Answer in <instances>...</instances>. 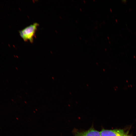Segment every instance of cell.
<instances>
[{
    "label": "cell",
    "instance_id": "cell-1",
    "mask_svg": "<svg viewBox=\"0 0 136 136\" xmlns=\"http://www.w3.org/2000/svg\"><path fill=\"white\" fill-rule=\"evenodd\" d=\"M39 25L38 23H35L19 31L20 35L24 41H29L31 43L33 42L34 38Z\"/></svg>",
    "mask_w": 136,
    "mask_h": 136
},
{
    "label": "cell",
    "instance_id": "cell-2",
    "mask_svg": "<svg viewBox=\"0 0 136 136\" xmlns=\"http://www.w3.org/2000/svg\"><path fill=\"white\" fill-rule=\"evenodd\" d=\"M100 132V136H122L127 134L124 130L121 129L109 130L103 129Z\"/></svg>",
    "mask_w": 136,
    "mask_h": 136
},
{
    "label": "cell",
    "instance_id": "cell-3",
    "mask_svg": "<svg viewBox=\"0 0 136 136\" xmlns=\"http://www.w3.org/2000/svg\"><path fill=\"white\" fill-rule=\"evenodd\" d=\"M73 133L74 136H100V131L92 127L86 131H80L74 129Z\"/></svg>",
    "mask_w": 136,
    "mask_h": 136
},
{
    "label": "cell",
    "instance_id": "cell-4",
    "mask_svg": "<svg viewBox=\"0 0 136 136\" xmlns=\"http://www.w3.org/2000/svg\"><path fill=\"white\" fill-rule=\"evenodd\" d=\"M122 136H132L127 134L125 135H124Z\"/></svg>",
    "mask_w": 136,
    "mask_h": 136
},
{
    "label": "cell",
    "instance_id": "cell-5",
    "mask_svg": "<svg viewBox=\"0 0 136 136\" xmlns=\"http://www.w3.org/2000/svg\"><path fill=\"white\" fill-rule=\"evenodd\" d=\"M80 10L81 11H82V9L81 8H80Z\"/></svg>",
    "mask_w": 136,
    "mask_h": 136
},
{
    "label": "cell",
    "instance_id": "cell-6",
    "mask_svg": "<svg viewBox=\"0 0 136 136\" xmlns=\"http://www.w3.org/2000/svg\"><path fill=\"white\" fill-rule=\"evenodd\" d=\"M84 3H85V1H84Z\"/></svg>",
    "mask_w": 136,
    "mask_h": 136
},
{
    "label": "cell",
    "instance_id": "cell-7",
    "mask_svg": "<svg viewBox=\"0 0 136 136\" xmlns=\"http://www.w3.org/2000/svg\"><path fill=\"white\" fill-rule=\"evenodd\" d=\"M108 39H109L108 37Z\"/></svg>",
    "mask_w": 136,
    "mask_h": 136
},
{
    "label": "cell",
    "instance_id": "cell-8",
    "mask_svg": "<svg viewBox=\"0 0 136 136\" xmlns=\"http://www.w3.org/2000/svg\"><path fill=\"white\" fill-rule=\"evenodd\" d=\"M80 39H81V38L80 37Z\"/></svg>",
    "mask_w": 136,
    "mask_h": 136
}]
</instances>
